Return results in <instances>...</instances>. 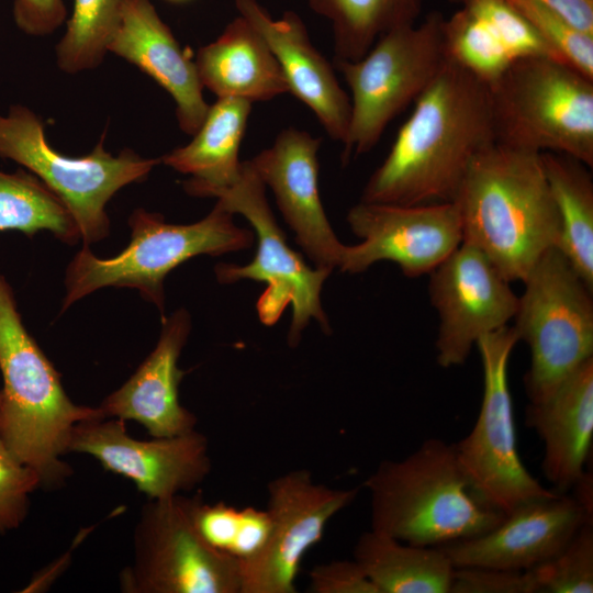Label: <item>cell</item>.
<instances>
[{"label":"cell","mask_w":593,"mask_h":593,"mask_svg":"<svg viewBox=\"0 0 593 593\" xmlns=\"http://www.w3.org/2000/svg\"><path fill=\"white\" fill-rule=\"evenodd\" d=\"M414 102L360 201L450 202L473 158L495 143L489 85L457 64L447 59Z\"/></svg>","instance_id":"1"},{"label":"cell","mask_w":593,"mask_h":593,"mask_svg":"<svg viewBox=\"0 0 593 593\" xmlns=\"http://www.w3.org/2000/svg\"><path fill=\"white\" fill-rule=\"evenodd\" d=\"M452 202L462 242L511 282L523 281L547 249L559 247V215L539 153L489 145L471 161Z\"/></svg>","instance_id":"2"},{"label":"cell","mask_w":593,"mask_h":593,"mask_svg":"<svg viewBox=\"0 0 593 593\" xmlns=\"http://www.w3.org/2000/svg\"><path fill=\"white\" fill-rule=\"evenodd\" d=\"M371 529L401 541L439 547L495 527L505 515L474 488L454 444L424 440L400 460H383L368 475Z\"/></svg>","instance_id":"3"},{"label":"cell","mask_w":593,"mask_h":593,"mask_svg":"<svg viewBox=\"0 0 593 593\" xmlns=\"http://www.w3.org/2000/svg\"><path fill=\"white\" fill-rule=\"evenodd\" d=\"M0 438L41 485L55 486L69 474L60 460L72 427L104 417L99 407L75 404L59 373L25 328L13 290L0 273Z\"/></svg>","instance_id":"4"},{"label":"cell","mask_w":593,"mask_h":593,"mask_svg":"<svg viewBox=\"0 0 593 593\" xmlns=\"http://www.w3.org/2000/svg\"><path fill=\"white\" fill-rule=\"evenodd\" d=\"M131 242L115 257H97L83 245L66 269L61 313L88 294L107 287L130 288L165 315L166 276L192 257L220 256L247 249L251 231L239 227L219 201L202 220L170 224L159 213L135 209L128 217Z\"/></svg>","instance_id":"5"},{"label":"cell","mask_w":593,"mask_h":593,"mask_svg":"<svg viewBox=\"0 0 593 593\" xmlns=\"http://www.w3.org/2000/svg\"><path fill=\"white\" fill-rule=\"evenodd\" d=\"M495 142L593 166V79L548 56L514 60L489 83Z\"/></svg>","instance_id":"6"},{"label":"cell","mask_w":593,"mask_h":593,"mask_svg":"<svg viewBox=\"0 0 593 593\" xmlns=\"http://www.w3.org/2000/svg\"><path fill=\"white\" fill-rule=\"evenodd\" d=\"M523 282L513 328L530 351L524 387L537 403L593 358V289L558 247L547 249Z\"/></svg>","instance_id":"7"},{"label":"cell","mask_w":593,"mask_h":593,"mask_svg":"<svg viewBox=\"0 0 593 593\" xmlns=\"http://www.w3.org/2000/svg\"><path fill=\"white\" fill-rule=\"evenodd\" d=\"M44 123L31 109L12 104L0 114V157L11 159L38 177L64 202L80 231L83 245L110 234L107 203L123 187L144 181L160 158H143L124 148L112 155L104 133L86 156L69 157L46 141Z\"/></svg>","instance_id":"8"},{"label":"cell","mask_w":593,"mask_h":593,"mask_svg":"<svg viewBox=\"0 0 593 593\" xmlns=\"http://www.w3.org/2000/svg\"><path fill=\"white\" fill-rule=\"evenodd\" d=\"M440 12L391 30L360 59H334L350 89V122L343 163L370 152L389 123L434 80L447 58Z\"/></svg>","instance_id":"9"},{"label":"cell","mask_w":593,"mask_h":593,"mask_svg":"<svg viewBox=\"0 0 593 593\" xmlns=\"http://www.w3.org/2000/svg\"><path fill=\"white\" fill-rule=\"evenodd\" d=\"M213 198L230 212L243 215L253 226L257 248L251 262L239 266L217 264L214 268L221 283L249 279L264 282L265 291L256 303L260 322L275 325L288 305H292V321L288 344L299 345L302 332L315 320L325 334L332 332L323 310L321 292L325 280L333 272L325 268H312L293 250L286 234L278 225L266 198V186L249 160L242 161L238 178L227 188L219 190Z\"/></svg>","instance_id":"10"},{"label":"cell","mask_w":593,"mask_h":593,"mask_svg":"<svg viewBox=\"0 0 593 593\" xmlns=\"http://www.w3.org/2000/svg\"><path fill=\"white\" fill-rule=\"evenodd\" d=\"M518 337L513 326L481 336L475 347L483 371V394L470 433L454 444L457 459L478 492L504 515L551 495L526 469L517 449L508 362Z\"/></svg>","instance_id":"11"},{"label":"cell","mask_w":593,"mask_h":593,"mask_svg":"<svg viewBox=\"0 0 593 593\" xmlns=\"http://www.w3.org/2000/svg\"><path fill=\"white\" fill-rule=\"evenodd\" d=\"M192 496L181 494L143 506L134 558L120 578L127 593H239L238 560L210 546L197 530Z\"/></svg>","instance_id":"12"},{"label":"cell","mask_w":593,"mask_h":593,"mask_svg":"<svg viewBox=\"0 0 593 593\" xmlns=\"http://www.w3.org/2000/svg\"><path fill=\"white\" fill-rule=\"evenodd\" d=\"M358 493L359 488L334 489L315 482L306 469L272 479L267 485L269 534L254 557L238 561L239 593H295L304 555Z\"/></svg>","instance_id":"13"},{"label":"cell","mask_w":593,"mask_h":593,"mask_svg":"<svg viewBox=\"0 0 593 593\" xmlns=\"http://www.w3.org/2000/svg\"><path fill=\"white\" fill-rule=\"evenodd\" d=\"M428 275L429 299L439 317L437 363L461 366L481 336L508 325L518 296L490 258L465 242Z\"/></svg>","instance_id":"14"},{"label":"cell","mask_w":593,"mask_h":593,"mask_svg":"<svg viewBox=\"0 0 593 593\" xmlns=\"http://www.w3.org/2000/svg\"><path fill=\"white\" fill-rule=\"evenodd\" d=\"M353 233L361 243L346 245L339 270L359 273L385 260L403 275H428L461 243V221L456 204L435 202L396 205L360 201L347 214Z\"/></svg>","instance_id":"15"},{"label":"cell","mask_w":593,"mask_h":593,"mask_svg":"<svg viewBox=\"0 0 593 593\" xmlns=\"http://www.w3.org/2000/svg\"><path fill=\"white\" fill-rule=\"evenodd\" d=\"M124 419L98 417L77 423L69 435L67 452L94 457L109 471L132 480L149 499L161 500L190 491L210 474L208 438L186 433L135 439Z\"/></svg>","instance_id":"16"},{"label":"cell","mask_w":593,"mask_h":593,"mask_svg":"<svg viewBox=\"0 0 593 593\" xmlns=\"http://www.w3.org/2000/svg\"><path fill=\"white\" fill-rule=\"evenodd\" d=\"M322 139L295 127L282 130L250 164L269 186L295 240L315 267L338 268L346 245L336 236L318 191L317 152Z\"/></svg>","instance_id":"17"},{"label":"cell","mask_w":593,"mask_h":593,"mask_svg":"<svg viewBox=\"0 0 593 593\" xmlns=\"http://www.w3.org/2000/svg\"><path fill=\"white\" fill-rule=\"evenodd\" d=\"M585 523L593 516L572 495L556 492L522 504L484 534L438 548L455 568L530 570L556 556Z\"/></svg>","instance_id":"18"},{"label":"cell","mask_w":593,"mask_h":593,"mask_svg":"<svg viewBox=\"0 0 593 593\" xmlns=\"http://www.w3.org/2000/svg\"><path fill=\"white\" fill-rule=\"evenodd\" d=\"M235 8L275 54L289 93L315 114L332 139L344 144L350 122V98L340 87L333 65L312 44L300 15L286 11L280 19H273L257 0H235Z\"/></svg>","instance_id":"19"},{"label":"cell","mask_w":593,"mask_h":593,"mask_svg":"<svg viewBox=\"0 0 593 593\" xmlns=\"http://www.w3.org/2000/svg\"><path fill=\"white\" fill-rule=\"evenodd\" d=\"M190 331L191 317L186 309L161 318L155 348L130 379L101 402L98 407L102 415L136 421L152 437L194 429L198 419L181 405L178 391L184 376L178 359Z\"/></svg>","instance_id":"20"},{"label":"cell","mask_w":593,"mask_h":593,"mask_svg":"<svg viewBox=\"0 0 593 593\" xmlns=\"http://www.w3.org/2000/svg\"><path fill=\"white\" fill-rule=\"evenodd\" d=\"M108 52L139 68L171 96L182 132L192 136L199 130L209 104L194 59L180 46L150 0H124L121 23Z\"/></svg>","instance_id":"21"},{"label":"cell","mask_w":593,"mask_h":593,"mask_svg":"<svg viewBox=\"0 0 593 593\" xmlns=\"http://www.w3.org/2000/svg\"><path fill=\"white\" fill-rule=\"evenodd\" d=\"M525 422L544 445L541 470L553 490L567 493L585 472L593 440V358L544 401L529 403Z\"/></svg>","instance_id":"22"},{"label":"cell","mask_w":593,"mask_h":593,"mask_svg":"<svg viewBox=\"0 0 593 593\" xmlns=\"http://www.w3.org/2000/svg\"><path fill=\"white\" fill-rule=\"evenodd\" d=\"M203 88L217 98L269 101L289 92L282 69L260 33L243 16L198 49L194 57Z\"/></svg>","instance_id":"23"},{"label":"cell","mask_w":593,"mask_h":593,"mask_svg":"<svg viewBox=\"0 0 593 593\" xmlns=\"http://www.w3.org/2000/svg\"><path fill=\"white\" fill-rule=\"evenodd\" d=\"M250 111L247 100L217 98L192 141L160 157L164 165L191 176L183 182L188 194L213 198L238 178V153Z\"/></svg>","instance_id":"24"},{"label":"cell","mask_w":593,"mask_h":593,"mask_svg":"<svg viewBox=\"0 0 593 593\" xmlns=\"http://www.w3.org/2000/svg\"><path fill=\"white\" fill-rule=\"evenodd\" d=\"M378 593H449L455 567L438 547L401 541L372 529L354 547Z\"/></svg>","instance_id":"25"},{"label":"cell","mask_w":593,"mask_h":593,"mask_svg":"<svg viewBox=\"0 0 593 593\" xmlns=\"http://www.w3.org/2000/svg\"><path fill=\"white\" fill-rule=\"evenodd\" d=\"M560 221L559 249L593 289V180L589 166L560 153H540Z\"/></svg>","instance_id":"26"},{"label":"cell","mask_w":593,"mask_h":593,"mask_svg":"<svg viewBox=\"0 0 593 593\" xmlns=\"http://www.w3.org/2000/svg\"><path fill=\"white\" fill-rule=\"evenodd\" d=\"M331 22L334 59L357 60L387 32L415 24L423 0H309Z\"/></svg>","instance_id":"27"},{"label":"cell","mask_w":593,"mask_h":593,"mask_svg":"<svg viewBox=\"0 0 593 593\" xmlns=\"http://www.w3.org/2000/svg\"><path fill=\"white\" fill-rule=\"evenodd\" d=\"M15 230L33 237L51 232L60 242L75 245L80 231L64 202L27 169L0 170V231Z\"/></svg>","instance_id":"28"},{"label":"cell","mask_w":593,"mask_h":593,"mask_svg":"<svg viewBox=\"0 0 593 593\" xmlns=\"http://www.w3.org/2000/svg\"><path fill=\"white\" fill-rule=\"evenodd\" d=\"M124 0H74L66 31L56 45V63L74 75L98 67L116 32Z\"/></svg>","instance_id":"29"},{"label":"cell","mask_w":593,"mask_h":593,"mask_svg":"<svg viewBox=\"0 0 593 593\" xmlns=\"http://www.w3.org/2000/svg\"><path fill=\"white\" fill-rule=\"evenodd\" d=\"M446 58L488 85L516 60L495 33L467 7L444 19Z\"/></svg>","instance_id":"30"},{"label":"cell","mask_w":593,"mask_h":593,"mask_svg":"<svg viewBox=\"0 0 593 593\" xmlns=\"http://www.w3.org/2000/svg\"><path fill=\"white\" fill-rule=\"evenodd\" d=\"M530 570L537 593H592L593 523L583 524L556 556Z\"/></svg>","instance_id":"31"},{"label":"cell","mask_w":593,"mask_h":593,"mask_svg":"<svg viewBox=\"0 0 593 593\" xmlns=\"http://www.w3.org/2000/svg\"><path fill=\"white\" fill-rule=\"evenodd\" d=\"M561 61L593 79V34L533 0H507Z\"/></svg>","instance_id":"32"},{"label":"cell","mask_w":593,"mask_h":593,"mask_svg":"<svg viewBox=\"0 0 593 593\" xmlns=\"http://www.w3.org/2000/svg\"><path fill=\"white\" fill-rule=\"evenodd\" d=\"M460 5L467 7L481 19L515 59L528 56L558 59L530 23L507 0H465Z\"/></svg>","instance_id":"33"},{"label":"cell","mask_w":593,"mask_h":593,"mask_svg":"<svg viewBox=\"0 0 593 593\" xmlns=\"http://www.w3.org/2000/svg\"><path fill=\"white\" fill-rule=\"evenodd\" d=\"M41 485L37 472L21 462L0 438V533L18 528L27 513L29 494Z\"/></svg>","instance_id":"34"},{"label":"cell","mask_w":593,"mask_h":593,"mask_svg":"<svg viewBox=\"0 0 593 593\" xmlns=\"http://www.w3.org/2000/svg\"><path fill=\"white\" fill-rule=\"evenodd\" d=\"M449 593H537L532 570L457 567Z\"/></svg>","instance_id":"35"},{"label":"cell","mask_w":593,"mask_h":593,"mask_svg":"<svg viewBox=\"0 0 593 593\" xmlns=\"http://www.w3.org/2000/svg\"><path fill=\"white\" fill-rule=\"evenodd\" d=\"M191 514L202 538L213 548L231 556L237 534L240 508L224 502L205 503L201 493L192 496Z\"/></svg>","instance_id":"36"},{"label":"cell","mask_w":593,"mask_h":593,"mask_svg":"<svg viewBox=\"0 0 593 593\" xmlns=\"http://www.w3.org/2000/svg\"><path fill=\"white\" fill-rule=\"evenodd\" d=\"M309 591L313 593H378L355 560H333L310 572Z\"/></svg>","instance_id":"37"},{"label":"cell","mask_w":593,"mask_h":593,"mask_svg":"<svg viewBox=\"0 0 593 593\" xmlns=\"http://www.w3.org/2000/svg\"><path fill=\"white\" fill-rule=\"evenodd\" d=\"M12 14L21 32L45 36L65 22L67 10L64 0H14Z\"/></svg>","instance_id":"38"},{"label":"cell","mask_w":593,"mask_h":593,"mask_svg":"<svg viewBox=\"0 0 593 593\" xmlns=\"http://www.w3.org/2000/svg\"><path fill=\"white\" fill-rule=\"evenodd\" d=\"M270 528L268 511L254 506L240 508V519L231 556L238 561L254 557L265 545Z\"/></svg>","instance_id":"39"},{"label":"cell","mask_w":593,"mask_h":593,"mask_svg":"<svg viewBox=\"0 0 593 593\" xmlns=\"http://www.w3.org/2000/svg\"><path fill=\"white\" fill-rule=\"evenodd\" d=\"M556 12L577 29L593 34V0H533Z\"/></svg>","instance_id":"40"},{"label":"cell","mask_w":593,"mask_h":593,"mask_svg":"<svg viewBox=\"0 0 593 593\" xmlns=\"http://www.w3.org/2000/svg\"><path fill=\"white\" fill-rule=\"evenodd\" d=\"M575 492L572 495L577 502L593 516V480L592 473L585 470L582 477L572 488Z\"/></svg>","instance_id":"41"},{"label":"cell","mask_w":593,"mask_h":593,"mask_svg":"<svg viewBox=\"0 0 593 593\" xmlns=\"http://www.w3.org/2000/svg\"><path fill=\"white\" fill-rule=\"evenodd\" d=\"M167 1L172 2V3H182V2L190 1V0H167Z\"/></svg>","instance_id":"42"},{"label":"cell","mask_w":593,"mask_h":593,"mask_svg":"<svg viewBox=\"0 0 593 593\" xmlns=\"http://www.w3.org/2000/svg\"><path fill=\"white\" fill-rule=\"evenodd\" d=\"M449 1L460 5L465 0H449Z\"/></svg>","instance_id":"43"}]
</instances>
